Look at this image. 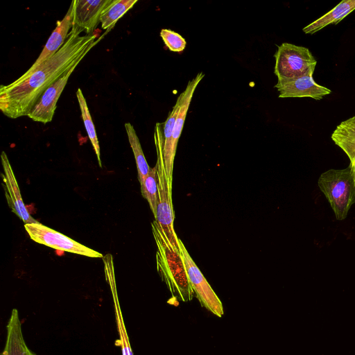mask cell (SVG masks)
Returning <instances> with one entry per match:
<instances>
[{"instance_id":"obj_1","label":"cell","mask_w":355,"mask_h":355,"mask_svg":"<svg viewBox=\"0 0 355 355\" xmlns=\"http://www.w3.org/2000/svg\"><path fill=\"white\" fill-rule=\"evenodd\" d=\"M83 31L73 26L63 46L31 76L1 85L0 110L6 116L17 119L27 116L45 90L82 60L107 33L98 37L97 34L81 35Z\"/></svg>"},{"instance_id":"obj_2","label":"cell","mask_w":355,"mask_h":355,"mask_svg":"<svg viewBox=\"0 0 355 355\" xmlns=\"http://www.w3.org/2000/svg\"><path fill=\"white\" fill-rule=\"evenodd\" d=\"M152 230L157 247V270L162 279L173 296L177 295L183 302L191 300L193 291L181 252L173 248L155 220L152 223Z\"/></svg>"},{"instance_id":"obj_3","label":"cell","mask_w":355,"mask_h":355,"mask_svg":"<svg viewBox=\"0 0 355 355\" xmlns=\"http://www.w3.org/2000/svg\"><path fill=\"white\" fill-rule=\"evenodd\" d=\"M318 184L329 202L336 219L344 220L355 203V185L349 167L329 169L322 173Z\"/></svg>"},{"instance_id":"obj_4","label":"cell","mask_w":355,"mask_h":355,"mask_svg":"<svg viewBox=\"0 0 355 355\" xmlns=\"http://www.w3.org/2000/svg\"><path fill=\"white\" fill-rule=\"evenodd\" d=\"M159 123L156 124L155 141L157 149L158 200L155 220L157 223L173 248L180 252L179 238L175 232L173 221L175 214L173 209L171 184L166 175L162 155V135Z\"/></svg>"},{"instance_id":"obj_5","label":"cell","mask_w":355,"mask_h":355,"mask_svg":"<svg viewBox=\"0 0 355 355\" xmlns=\"http://www.w3.org/2000/svg\"><path fill=\"white\" fill-rule=\"evenodd\" d=\"M274 57L277 80L313 76L317 64L309 49L287 42L278 46Z\"/></svg>"},{"instance_id":"obj_6","label":"cell","mask_w":355,"mask_h":355,"mask_svg":"<svg viewBox=\"0 0 355 355\" xmlns=\"http://www.w3.org/2000/svg\"><path fill=\"white\" fill-rule=\"evenodd\" d=\"M24 228L33 241L55 250L65 251L91 258L103 257L101 253L39 222L24 224Z\"/></svg>"},{"instance_id":"obj_7","label":"cell","mask_w":355,"mask_h":355,"mask_svg":"<svg viewBox=\"0 0 355 355\" xmlns=\"http://www.w3.org/2000/svg\"><path fill=\"white\" fill-rule=\"evenodd\" d=\"M202 72L198 73L192 80H189L185 89L178 96L180 99V107L175 121L172 137L167 144L162 142V155L166 178L172 184L173 162L176 153L178 140L181 136L187 114L197 86L204 78Z\"/></svg>"},{"instance_id":"obj_8","label":"cell","mask_w":355,"mask_h":355,"mask_svg":"<svg viewBox=\"0 0 355 355\" xmlns=\"http://www.w3.org/2000/svg\"><path fill=\"white\" fill-rule=\"evenodd\" d=\"M179 245L193 293H196L202 306L216 315L221 317L224 311L220 299L211 288L180 239Z\"/></svg>"},{"instance_id":"obj_9","label":"cell","mask_w":355,"mask_h":355,"mask_svg":"<svg viewBox=\"0 0 355 355\" xmlns=\"http://www.w3.org/2000/svg\"><path fill=\"white\" fill-rule=\"evenodd\" d=\"M74 0L71 1L66 15L58 20L56 26L49 37L44 47L31 67L16 80H21L31 76L42 64L55 55L65 43L73 27Z\"/></svg>"},{"instance_id":"obj_10","label":"cell","mask_w":355,"mask_h":355,"mask_svg":"<svg viewBox=\"0 0 355 355\" xmlns=\"http://www.w3.org/2000/svg\"><path fill=\"white\" fill-rule=\"evenodd\" d=\"M80 61L82 60L78 61L69 70L66 71L58 80L45 90L27 115L30 119L44 124L52 121L57 107V102L70 76Z\"/></svg>"},{"instance_id":"obj_11","label":"cell","mask_w":355,"mask_h":355,"mask_svg":"<svg viewBox=\"0 0 355 355\" xmlns=\"http://www.w3.org/2000/svg\"><path fill=\"white\" fill-rule=\"evenodd\" d=\"M1 160L3 169L1 178L6 197L12 211L17 215L24 224L37 223L38 221L31 216L26 209L11 164L4 151L1 154Z\"/></svg>"},{"instance_id":"obj_12","label":"cell","mask_w":355,"mask_h":355,"mask_svg":"<svg viewBox=\"0 0 355 355\" xmlns=\"http://www.w3.org/2000/svg\"><path fill=\"white\" fill-rule=\"evenodd\" d=\"M275 87L279 92V98L310 97L320 100L331 92L327 87L316 83L313 76L277 80Z\"/></svg>"},{"instance_id":"obj_13","label":"cell","mask_w":355,"mask_h":355,"mask_svg":"<svg viewBox=\"0 0 355 355\" xmlns=\"http://www.w3.org/2000/svg\"><path fill=\"white\" fill-rule=\"evenodd\" d=\"M113 0H74L73 26L83 29L87 35L94 34L103 10Z\"/></svg>"},{"instance_id":"obj_14","label":"cell","mask_w":355,"mask_h":355,"mask_svg":"<svg viewBox=\"0 0 355 355\" xmlns=\"http://www.w3.org/2000/svg\"><path fill=\"white\" fill-rule=\"evenodd\" d=\"M103 260L105 265L106 279L110 286L114 299L116 318L117 321L116 323L120 336V339L116 341V345L121 347L122 355H133L118 300L112 256L108 254L105 257H103Z\"/></svg>"},{"instance_id":"obj_15","label":"cell","mask_w":355,"mask_h":355,"mask_svg":"<svg viewBox=\"0 0 355 355\" xmlns=\"http://www.w3.org/2000/svg\"><path fill=\"white\" fill-rule=\"evenodd\" d=\"M5 347L1 355H36L26 345L21 331L18 311L13 309L7 324Z\"/></svg>"},{"instance_id":"obj_16","label":"cell","mask_w":355,"mask_h":355,"mask_svg":"<svg viewBox=\"0 0 355 355\" xmlns=\"http://www.w3.org/2000/svg\"><path fill=\"white\" fill-rule=\"evenodd\" d=\"M355 10V0H343L333 9L304 27L306 34H313L329 24H337Z\"/></svg>"},{"instance_id":"obj_17","label":"cell","mask_w":355,"mask_h":355,"mask_svg":"<svg viewBox=\"0 0 355 355\" xmlns=\"http://www.w3.org/2000/svg\"><path fill=\"white\" fill-rule=\"evenodd\" d=\"M331 137L350 159L355 154V116L337 125Z\"/></svg>"},{"instance_id":"obj_18","label":"cell","mask_w":355,"mask_h":355,"mask_svg":"<svg viewBox=\"0 0 355 355\" xmlns=\"http://www.w3.org/2000/svg\"><path fill=\"white\" fill-rule=\"evenodd\" d=\"M124 126L130 147L134 154L138 173V179L141 186L148 175L150 168L147 163L139 137L133 125L130 123H125Z\"/></svg>"},{"instance_id":"obj_19","label":"cell","mask_w":355,"mask_h":355,"mask_svg":"<svg viewBox=\"0 0 355 355\" xmlns=\"http://www.w3.org/2000/svg\"><path fill=\"white\" fill-rule=\"evenodd\" d=\"M137 2V0H113L101 15V28L109 31Z\"/></svg>"},{"instance_id":"obj_20","label":"cell","mask_w":355,"mask_h":355,"mask_svg":"<svg viewBox=\"0 0 355 355\" xmlns=\"http://www.w3.org/2000/svg\"><path fill=\"white\" fill-rule=\"evenodd\" d=\"M76 97L79 104L81 116L87 133V136L92 143L94 152L96 153L98 164L100 167L102 166L101 160L100 146L94 125L90 112L89 110L86 99L80 88L76 91Z\"/></svg>"},{"instance_id":"obj_21","label":"cell","mask_w":355,"mask_h":355,"mask_svg":"<svg viewBox=\"0 0 355 355\" xmlns=\"http://www.w3.org/2000/svg\"><path fill=\"white\" fill-rule=\"evenodd\" d=\"M141 191L143 197L147 200L154 217H155L158 200L157 164L153 168H150L148 175L144 184L141 186Z\"/></svg>"},{"instance_id":"obj_22","label":"cell","mask_w":355,"mask_h":355,"mask_svg":"<svg viewBox=\"0 0 355 355\" xmlns=\"http://www.w3.org/2000/svg\"><path fill=\"white\" fill-rule=\"evenodd\" d=\"M160 37L166 47L171 51L181 52L186 47L187 42L185 39L179 33L170 29H162Z\"/></svg>"},{"instance_id":"obj_23","label":"cell","mask_w":355,"mask_h":355,"mask_svg":"<svg viewBox=\"0 0 355 355\" xmlns=\"http://www.w3.org/2000/svg\"><path fill=\"white\" fill-rule=\"evenodd\" d=\"M349 167L355 185V154L349 159Z\"/></svg>"}]
</instances>
